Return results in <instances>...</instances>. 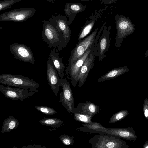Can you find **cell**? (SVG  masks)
<instances>
[{"label": "cell", "instance_id": "6", "mask_svg": "<svg viewBox=\"0 0 148 148\" xmlns=\"http://www.w3.org/2000/svg\"><path fill=\"white\" fill-rule=\"evenodd\" d=\"M37 89H28L13 88L8 86L1 85L0 92L6 98L12 100L23 101L25 99L34 95L35 92H38Z\"/></svg>", "mask_w": 148, "mask_h": 148}, {"label": "cell", "instance_id": "25", "mask_svg": "<svg viewBox=\"0 0 148 148\" xmlns=\"http://www.w3.org/2000/svg\"><path fill=\"white\" fill-rule=\"evenodd\" d=\"M74 119L76 120L84 123H88L92 121V116L74 112L73 113Z\"/></svg>", "mask_w": 148, "mask_h": 148}, {"label": "cell", "instance_id": "31", "mask_svg": "<svg viewBox=\"0 0 148 148\" xmlns=\"http://www.w3.org/2000/svg\"><path fill=\"white\" fill-rule=\"evenodd\" d=\"M46 148L45 147L41 146L38 145H30L28 146H24L22 147V148Z\"/></svg>", "mask_w": 148, "mask_h": 148}, {"label": "cell", "instance_id": "8", "mask_svg": "<svg viewBox=\"0 0 148 148\" xmlns=\"http://www.w3.org/2000/svg\"><path fill=\"white\" fill-rule=\"evenodd\" d=\"M10 50L15 59L24 62H28L32 64L35 63L33 52L29 47L26 45L17 42L12 43Z\"/></svg>", "mask_w": 148, "mask_h": 148}, {"label": "cell", "instance_id": "20", "mask_svg": "<svg viewBox=\"0 0 148 148\" xmlns=\"http://www.w3.org/2000/svg\"><path fill=\"white\" fill-rule=\"evenodd\" d=\"M67 18L65 16H59L55 20L58 27L62 33L67 44L70 40L71 32L67 23Z\"/></svg>", "mask_w": 148, "mask_h": 148}, {"label": "cell", "instance_id": "19", "mask_svg": "<svg viewBox=\"0 0 148 148\" xmlns=\"http://www.w3.org/2000/svg\"><path fill=\"white\" fill-rule=\"evenodd\" d=\"M58 50L54 47L49 53V58L52 61L59 76L61 79L64 78L65 66L62 59L59 56Z\"/></svg>", "mask_w": 148, "mask_h": 148}, {"label": "cell", "instance_id": "9", "mask_svg": "<svg viewBox=\"0 0 148 148\" xmlns=\"http://www.w3.org/2000/svg\"><path fill=\"white\" fill-rule=\"evenodd\" d=\"M62 92L60 93V102L68 112L73 113L75 108L73 92L69 81L65 78L61 79Z\"/></svg>", "mask_w": 148, "mask_h": 148}, {"label": "cell", "instance_id": "33", "mask_svg": "<svg viewBox=\"0 0 148 148\" xmlns=\"http://www.w3.org/2000/svg\"><path fill=\"white\" fill-rule=\"evenodd\" d=\"M145 57L146 58H147V57H148V49L146 51V52L145 53Z\"/></svg>", "mask_w": 148, "mask_h": 148}, {"label": "cell", "instance_id": "32", "mask_svg": "<svg viewBox=\"0 0 148 148\" xmlns=\"http://www.w3.org/2000/svg\"><path fill=\"white\" fill-rule=\"evenodd\" d=\"M143 148H148V140L145 142L143 147Z\"/></svg>", "mask_w": 148, "mask_h": 148}, {"label": "cell", "instance_id": "2", "mask_svg": "<svg viewBox=\"0 0 148 148\" xmlns=\"http://www.w3.org/2000/svg\"><path fill=\"white\" fill-rule=\"evenodd\" d=\"M121 138L109 134H99L90 138L88 142L93 148H128L130 146Z\"/></svg>", "mask_w": 148, "mask_h": 148}, {"label": "cell", "instance_id": "13", "mask_svg": "<svg viewBox=\"0 0 148 148\" xmlns=\"http://www.w3.org/2000/svg\"><path fill=\"white\" fill-rule=\"evenodd\" d=\"M94 45L92 47L90 54L86 59L80 70L77 78V81L79 82L78 86L79 88L84 83L90 71L94 66L95 56L93 53Z\"/></svg>", "mask_w": 148, "mask_h": 148}, {"label": "cell", "instance_id": "27", "mask_svg": "<svg viewBox=\"0 0 148 148\" xmlns=\"http://www.w3.org/2000/svg\"><path fill=\"white\" fill-rule=\"evenodd\" d=\"M74 137L69 135L64 134L61 135L59 137V139L64 145H72L75 142Z\"/></svg>", "mask_w": 148, "mask_h": 148}, {"label": "cell", "instance_id": "26", "mask_svg": "<svg viewBox=\"0 0 148 148\" xmlns=\"http://www.w3.org/2000/svg\"><path fill=\"white\" fill-rule=\"evenodd\" d=\"M35 108L41 113L47 115H53L57 113L53 109L44 106H36Z\"/></svg>", "mask_w": 148, "mask_h": 148}, {"label": "cell", "instance_id": "23", "mask_svg": "<svg viewBox=\"0 0 148 148\" xmlns=\"http://www.w3.org/2000/svg\"><path fill=\"white\" fill-rule=\"evenodd\" d=\"M38 122L42 125L50 126L54 128L60 127L63 123V121L59 119L49 117L43 118Z\"/></svg>", "mask_w": 148, "mask_h": 148}, {"label": "cell", "instance_id": "28", "mask_svg": "<svg viewBox=\"0 0 148 148\" xmlns=\"http://www.w3.org/2000/svg\"><path fill=\"white\" fill-rule=\"evenodd\" d=\"M21 0H5L0 1V10L9 7V6Z\"/></svg>", "mask_w": 148, "mask_h": 148}, {"label": "cell", "instance_id": "24", "mask_svg": "<svg viewBox=\"0 0 148 148\" xmlns=\"http://www.w3.org/2000/svg\"><path fill=\"white\" fill-rule=\"evenodd\" d=\"M129 114L128 111L125 110H121L112 115L108 123H114L120 121L126 117Z\"/></svg>", "mask_w": 148, "mask_h": 148}, {"label": "cell", "instance_id": "7", "mask_svg": "<svg viewBox=\"0 0 148 148\" xmlns=\"http://www.w3.org/2000/svg\"><path fill=\"white\" fill-rule=\"evenodd\" d=\"M111 26H107L106 25L98 40L96 47L93 49V53L95 56L98 57V60L101 61L106 57V52L110 46L111 38L110 34Z\"/></svg>", "mask_w": 148, "mask_h": 148}, {"label": "cell", "instance_id": "3", "mask_svg": "<svg viewBox=\"0 0 148 148\" xmlns=\"http://www.w3.org/2000/svg\"><path fill=\"white\" fill-rule=\"evenodd\" d=\"M116 34L115 46L119 47L126 37L133 33L135 30L134 25L129 17L116 14L114 16Z\"/></svg>", "mask_w": 148, "mask_h": 148}, {"label": "cell", "instance_id": "30", "mask_svg": "<svg viewBox=\"0 0 148 148\" xmlns=\"http://www.w3.org/2000/svg\"><path fill=\"white\" fill-rule=\"evenodd\" d=\"M117 0H101V4H104L106 5H110L113 3H116Z\"/></svg>", "mask_w": 148, "mask_h": 148}, {"label": "cell", "instance_id": "16", "mask_svg": "<svg viewBox=\"0 0 148 148\" xmlns=\"http://www.w3.org/2000/svg\"><path fill=\"white\" fill-rule=\"evenodd\" d=\"M86 8V5H84L79 3H67L64 10V13L68 19V25H69L72 23L76 14L84 10Z\"/></svg>", "mask_w": 148, "mask_h": 148}, {"label": "cell", "instance_id": "11", "mask_svg": "<svg viewBox=\"0 0 148 148\" xmlns=\"http://www.w3.org/2000/svg\"><path fill=\"white\" fill-rule=\"evenodd\" d=\"M46 75L48 83L53 92L57 96L61 86V80L49 58L47 63Z\"/></svg>", "mask_w": 148, "mask_h": 148}, {"label": "cell", "instance_id": "1", "mask_svg": "<svg viewBox=\"0 0 148 148\" xmlns=\"http://www.w3.org/2000/svg\"><path fill=\"white\" fill-rule=\"evenodd\" d=\"M42 36L48 47L57 48L59 51L65 47L67 45L63 34L58 27L55 21L54 22L44 21Z\"/></svg>", "mask_w": 148, "mask_h": 148}, {"label": "cell", "instance_id": "17", "mask_svg": "<svg viewBox=\"0 0 148 148\" xmlns=\"http://www.w3.org/2000/svg\"><path fill=\"white\" fill-rule=\"evenodd\" d=\"M99 111L98 106L91 102L86 101L79 103L77 107H75L74 112H76L93 117L94 115L98 113Z\"/></svg>", "mask_w": 148, "mask_h": 148}, {"label": "cell", "instance_id": "14", "mask_svg": "<svg viewBox=\"0 0 148 148\" xmlns=\"http://www.w3.org/2000/svg\"><path fill=\"white\" fill-rule=\"evenodd\" d=\"M104 9L96 10L88 17L82 27L78 36V40H81L88 36L92 30L95 22L102 15Z\"/></svg>", "mask_w": 148, "mask_h": 148}, {"label": "cell", "instance_id": "18", "mask_svg": "<svg viewBox=\"0 0 148 148\" xmlns=\"http://www.w3.org/2000/svg\"><path fill=\"white\" fill-rule=\"evenodd\" d=\"M83 127L76 128L77 130L90 134H105L107 128L102 125L100 123L92 121L88 123L82 124Z\"/></svg>", "mask_w": 148, "mask_h": 148}, {"label": "cell", "instance_id": "34", "mask_svg": "<svg viewBox=\"0 0 148 148\" xmlns=\"http://www.w3.org/2000/svg\"><path fill=\"white\" fill-rule=\"evenodd\" d=\"M81 1L84 2V1H91L92 0H80Z\"/></svg>", "mask_w": 148, "mask_h": 148}, {"label": "cell", "instance_id": "5", "mask_svg": "<svg viewBox=\"0 0 148 148\" xmlns=\"http://www.w3.org/2000/svg\"><path fill=\"white\" fill-rule=\"evenodd\" d=\"M99 28V27H97L90 34L78 41L71 52L69 65L72 64L94 45V40Z\"/></svg>", "mask_w": 148, "mask_h": 148}, {"label": "cell", "instance_id": "4", "mask_svg": "<svg viewBox=\"0 0 148 148\" xmlns=\"http://www.w3.org/2000/svg\"><path fill=\"white\" fill-rule=\"evenodd\" d=\"M0 83L12 87L28 89H36L40 86L39 84L27 77L15 74L0 75Z\"/></svg>", "mask_w": 148, "mask_h": 148}, {"label": "cell", "instance_id": "21", "mask_svg": "<svg viewBox=\"0 0 148 148\" xmlns=\"http://www.w3.org/2000/svg\"><path fill=\"white\" fill-rule=\"evenodd\" d=\"M130 70V69L126 66L114 68L100 77L97 81L100 82L116 78Z\"/></svg>", "mask_w": 148, "mask_h": 148}, {"label": "cell", "instance_id": "29", "mask_svg": "<svg viewBox=\"0 0 148 148\" xmlns=\"http://www.w3.org/2000/svg\"><path fill=\"white\" fill-rule=\"evenodd\" d=\"M143 110L145 118L148 120V98L147 97L143 101Z\"/></svg>", "mask_w": 148, "mask_h": 148}, {"label": "cell", "instance_id": "10", "mask_svg": "<svg viewBox=\"0 0 148 148\" xmlns=\"http://www.w3.org/2000/svg\"><path fill=\"white\" fill-rule=\"evenodd\" d=\"M34 12L35 9L33 8L14 10L1 14L0 20L23 21L32 16Z\"/></svg>", "mask_w": 148, "mask_h": 148}, {"label": "cell", "instance_id": "15", "mask_svg": "<svg viewBox=\"0 0 148 148\" xmlns=\"http://www.w3.org/2000/svg\"><path fill=\"white\" fill-rule=\"evenodd\" d=\"M107 134L133 142L137 138L135 131L132 126L125 128H107L106 134Z\"/></svg>", "mask_w": 148, "mask_h": 148}, {"label": "cell", "instance_id": "12", "mask_svg": "<svg viewBox=\"0 0 148 148\" xmlns=\"http://www.w3.org/2000/svg\"><path fill=\"white\" fill-rule=\"evenodd\" d=\"M94 45L89 48L83 55L78 59L72 64H68L67 67V72L70 76L71 84L74 87H76L78 82L77 78L80 69L86 59L90 54L92 47Z\"/></svg>", "mask_w": 148, "mask_h": 148}, {"label": "cell", "instance_id": "22", "mask_svg": "<svg viewBox=\"0 0 148 148\" xmlns=\"http://www.w3.org/2000/svg\"><path fill=\"white\" fill-rule=\"evenodd\" d=\"M19 125L18 120L12 116L4 120L2 125L1 133L8 132L17 128Z\"/></svg>", "mask_w": 148, "mask_h": 148}]
</instances>
